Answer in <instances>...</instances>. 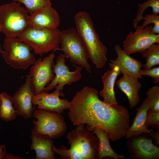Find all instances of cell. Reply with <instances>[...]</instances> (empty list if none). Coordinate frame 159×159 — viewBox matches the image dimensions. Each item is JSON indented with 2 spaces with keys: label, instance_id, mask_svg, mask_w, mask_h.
I'll return each instance as SVG.
<instances>
[{
  "label": "cell",
  "instance_id": "6da1fadb",
  "mask_svg": "<svg viewBox=\"0 0 159 159\" xmlns=\"http://www.w3.org/2000/svg\"><path fill=\"white\" fill-rule=\"evenodd\" d=\"M98 94L88 86L78 91L70 102L69 118L74 126L86 124L91 130L95 128L104 130L110 140L116 142L125 136L129 127L128 110L121 105L105 103Z\"/></svg>",
  "mask_w": 159,
  "mask_h": 159
},
{
  "label": "cell",
  "instance_id": "7a4b0ae2",
  "mask_svg": "<svg viewBox=\"0 0 159 159\" xmlns=\"http://www.w3.org/2000/svg\"><path fill=\"white\" fill-rule=\"evenodd\" d=\"M68 133L67 138L70 147L69 149L63 145L59 148L54 146L52 149L62 159H98L99 139L94 132L84 127L77 126Z\"/></svg>",
  "mask_w": 159,
  "mask_h": 159
},
{
  "label": "cell",
  "instance_id": "3957f363",
  "mask_svg": "<svg viewBox=\"0 0 159 159\" xmlns=\"http://www.w3.org/2000/svg\"><path fill=\"white\" fill-rule=\"evenodd\" d=\"M77 31L87 49L89 58L96 68H102L106 63L107 49L100 39L89 14L80 11L75 15Z\"/></svg>",
  "mask_w": 159,
  "mask_h": 159
},
{
  "label": "cell",
  "instance_id": "277c9868",
  "mask_svg": "<svg viewBox=\"0 0 159 159\" xmlns=\"http://www.w3.org/2000/svg\"><path fill=\"white\" fill-rule=\"evenodd\" d=\"M60 33L57 29H36L29 26L17 37L30 47L35 54L42 56L51 51L59 50Z\"/></svg>",
  "mask_w": 159,
  "mask_h": 159
},
{
  "label": "cell",
  "instance_id": "5b68a950",
  "mask_svg": "<svg viewBox=\"0 0 159 159\" xmlns=\"http://www.w3.org/2000/svg\"><path fill=\"white\" fill-rule=\"evenodd\" d=\"M28 13L16 1L0 6L1 30L6 38H16L29 27Z\"/></svg>",
  "mask_w": 159,
  "mask_h": 159
},
{
  "label": "cell",
  "instance_id": "8992f818",
  "mask_svg": "<svg viewBox=\"0 0 159 159\" xmlns=\"http://www.w3.org/2000/svg\"><path fill=\"white\" fill-rule=\"evenodd\" d=\"M59 50L63 51L65 58L74 64L80 65L89 73H91L88 62L89 56L87 49L76 29L71 28L60 31Z\"/></svg>",
  "mask_w": 159,
  "mask_h": 159
},
{
  "label": "cell",
  "instance_id": "52a82bcc",
  "mask_svg": "<svg viewBox=\"0 0 159 159\" xmlns=\"http://www.w3.org/2000/svg\"><path fill=\"white\" fill-rule=\"evenodd\" d=\"M32 116L37 120H33L34 127L32 130L38 135L57 139L66 132L67 125L60 113L35 109Z\"/></svg>",
  "mask_w": 159,
  "mask_h": 159
},
{
  "label": "cell",
  "instance_id": "ba28073f",
  "mask_svg": "<svg viewBox=\"0 0 159 159\" xmlns=\"http://www.w3.org/2000/svg\"><path fill=\"white\" fill-rule=\"evenodd\" d=\"M2 55L7 64L14 68L25 69L34 64L35 58L32 48L18 38H6Z\"/></svg>",
  "mask_w": 159,
  "mask_h": 159
},
{
  "label": "cell",
  "instance_id": "9c48e42d",
  "mask_svg": "<svg viewBox=\"0 0 159 159\" xmlns=\"http://www.w3.org/2000/svg\"><path fill=\"white\" fill-rule=\"evenodd\" d=\"M153 26H147L142 28L138 26L135 31L130 32L123 41L124 51L127 54L142 53L154 44H159V34L152 31Z\"/></svg>",
  "mask_w": 159,
  "mask_h": 159
},
{
  "label": "cell",
  "instance_id": "30bf717a",
  "mask_svg": "<svg viewBox=\"0 0 159 159\" xmlns=\"http://www.w3.org/2000/svg\"><path fill=\"white\" fill-rule=\"evenodd\" d=\"M65 58L61 53L57 57L56 64L52 67L53 73L55 76L51 83L45 87L44 91L47 92L55 88L60 90L61 93L64 94L62 90L65 85H71L81 78V72L82 68L74 64L73 66L76 69L73 72L70 71L69 68L66 64Z\"/></svg>",
  "mask_w": 159,
  "mask_h": 159
},
{
  "label": "cell",
  "instance_id": "8fae6325",
  "mask_svg": "<svg viewBox=\"0 0 159 159\" xmlns=\"http://www.w3.org/2000/svg\"><path fill=\"white\" fill-rule=\"evenodd\" d=\"M55 54L52 52L42 60L39 58L36 60L30 69L29 74L35 92V95L44 90L46 86L54 79L52 67L54 64Z\"/></svg>",
  "mask_w": 159,
  "mask_h": 159
},
{
  "label": "cell",
  "instance_id": "7c38bea8",
  "mask_svg": "<svg viewBox=\"0 0 159 159\" xmlns=\"http://www.w3.org/2000/svg\"><path fill=\"white\" fill-rule=\"evenodd\" d=\"M35 94L31 77L29 74L27 75L25 83L12 97L14 108L17 111L18 115L24 119L32 117L36 107L32 102Z\"/></svg>",
  "mask_w": 159,
  "mask_h": 159
},
{
  "label": "cell",
  "instance_id": "4fadbf2b",
  "mask_svg": "<svg viewBox=\"0 0 159 159\" xmlns=\"http://www.w3.org/2000/svg\"><path fill=\"white\" fill-rule=\"evenodd\" d=\"M64 94L56 89L52 93H49L43 91L38 94L34 95L32 102L33 105L37 106L38 109H43L53 111L59 113H63L64 110H69L70 102L67 99H61L59 96L63 97Z\"/></svg>",
  "mask_w": 159,
  "mask_h": 159
},
{
  "label": "cell",
  "instance_id": "5bb4252c",
  "mask_svg": "<svg viewBox=\"0 0 159 159\" xmlns=\"http://www.w3.org/2000/svg\"><path fill=\"white\" fill-rule=\"evenodd\" d=\"M115 49L117 57L115 60H110V63L108 64L109 67L111 69L117 66L119 68L120 74H122L123 75L143 79L139 73L142 67L140 62L126 53L119 44L115 46Z\"/></svg>",
  "mask_w": 159,
  "mask_h": 159
},
{
  "label": "cell",
  "instance_id": "9a60e30c",
  "mask_svg": "<svg viewBox=\"0 0 159 159\" xmlns=\"http://www.w3.org/2000/svg\"><path fill=\"white\" fill-rule=\"evenodd\" d=\"M60 18L57 11L48 6L30 14L29 16L30 26L36 29H57L60 25Z\"/></svg>",
  "mask_w": 159,
  "mask_h": 159
},
{
  "label": "cell",
  "instance_id": "2e32d148",
  "mask_svg": "<svg viewBox=\"0 0 159 159\" xmlns=\"http://www.w3.org/2000/svg\"><path fill=\"white\" fill-rule=\"evenodd\" d=\"M129 146L132 158L138 159H158L159 148L152 143L151 139L145 138L134 139Z\"/></svg>",
  "mask_w": 159,
  "mask_h": 159
},
{
  "label": "cell",
  "instance_id": "e0dca14e",
  "mask_svg": "<svg viewBox=\"0 0 159 159\" xmlns=\"http://www.w3.org/2000/svg\"><path fill=\"white\" fill-rule=\"evenodd\" d=\"M138 78L124 75L116 82L117 87L127 96L131 109L140 102L139 92L142 84Z\"/></svg>",
  "mask_w": 159,
  "mask_h": 159
},
{
  "label": "cell",
  "instance_id": "ac0fdd59",
  "mask_svg": "<svg viewBox=\"0 0 159 159\" xmlns=\"http://www.w3.org/2000/svg\"><path fill=\"white\" fill-rule=\"evenodd\" d=\"M30 138L32 140L30 150L35 151V159H56L55 153L52 150L54 145L52 139L38 135L32 130Z\"/></svg>",
  "mask_w": 159,
  "mask_h": 159
},
{
  "label": "cell",
  "instance_id": "d6986e66",
  "mask_svg": "<svg viewBox=\"0 0 159 159\" xmlns=\"http://www.w3.org/2000/svg\"><path fill=\"white\" fill-rule=\"evenodd\" d=\"M149 108L148 101L146 98L141 105L136 109V115L133 123L126 132V138L138 136L142 133H149V135L151 133L152 130L148 129L145 124L147 112Z\"/></svg>",
  "mask_w": 159,
  "mask_h": 159
},
{
  "label": "cell",
  "instance_id": "ffe728a7",
  "mask_svg": "<svg viewBox=\"0 0 159 159\" xmlns=\"http://www.w3.org/2000/svg\"><path fill=\"white\" fill-rule=\"evenodd\" d=\"M120 74L118 67L115 66L107 70L101 77L103 88L100 95L104 98L103 102L110 105H118L114 90L115 83L117 77Z\"/></svg>",
  "mask_w": 159,
  "mask_h": 159
},
{
  "label": "cell",
  "instance_id": "44dd1931",
  "mask_svg": "<svg viewBox=\"0 0 159 159\" xmlns=\"http://www.w3.org/2000/svg\"><path fill=\"white\" fill-rule=\"evenodd\" d=\"M99 139L98 148V159H100L107 157H110L115 159H123L125 156L122 155H118L112 149L109 143L110 138L107 133L104 130L97 128L92 130Z\"/></svg>",
  "mask_w": 159,
  "mask_h": 159
},
{
  "label": "cell",
  "instance_id": "7402d4cb",
  "mask_svg": "<svg viewBox=\"0 0 159 159\" xmlns=\"http://www.w3.org/2000/svg\"><path fill=\"white\" fill-rule=\"evenodd\" d=\"M12 97L5 92L0 93V119L6 122L14 120L18 115L14 108Z\"/></svg>",
  "mask_w": 159,
  "mask_h": 159
},
{
  "label": "cell",
  "instance_id": "603a6c76",
  "mask_svg": "<svg viewBox=\"0 0 159 159\" xmlns=\"http://www.w3.org/2000/svg\"><path fill=\"white\" fill-rule=\"evenodd\" d=\"M142 57L146 59L145 63L142 67L148 69L159 64V44H154L142 53Z\"/></svg>",
  "mask_w": 159,
  "mask_h": 159
},
{
  "label": "cell",
  "instance_id": "cb8c5ba5",
  "mask_svg": "<svg viewBox=\"0 0 159 159\" xmlns=\"http://www.w3.org/2000/svg\"><path fill=\"white\" fill-rule=\"evenodd\" d=\"M138 9L133 22V25L135 29L138 26V23L142 20L143 14L148 8H152L153 14L158 15L159 14V0H148L142 4H138Z\"/></svg>",
  "mask_w": 159,
  "mask_h": 159
},
{
  "label": "cell",
  "instance_id": "d4e9b609",
  "mask_svg": "<svg viewBox=\"0 0 159 159\" xmlns=\"http://www.w3.org/2000/svg\"><path fill=\"white\" fill-rule=\"evenodd\" d=\"M146 98L148 101V110L156 113H159V87L155 85L150 88L147 91Z\"/></svg>",
  "mask_w": 159,
  "mask_h": 159
},
{
  "label": "cell",
  "instance_id": "484cf974",
  "mask_svg": "<svg viewBox=\"0 0 159 159\" xmlns=\"http://www.w3.org/2000/svg\"><path fill=\"white\" fill-rule=\"evenodd\" d=\"M18 1L25 6V9L28 13L32 14L44 7L52 5L50 0H12Z\"/></svg>",
  "mask_w": 159,
  "mask_h": 159
},
{
  "label": "cell",
  "instance_id": "4316f807",
  "mask_svg": "<svg viewBox=\"0 0 159 159\" xmlns=\"http://www.w3.org/2000/svg\"><path fill=\"white\" fill-rule=\"evenodd\" d=\"M142 20H144L142 25L140 26L142 28L151 24H153L152 31L155 34H159V15L153 14H147L145 16H143Z\"/></svg>",
  "mask_w": 159,
  "mask_h": 159
},
{
  "label": "cell",
  "instance_id": "83f0119b",
  "mask_svg": "<svg viewBox=\"0 0 159 159\" xmlns=\"http://www.w3.org/2000/svg\"><path fill=\"white\" fill-rule=\"evenodd\" d=\"M139 73L140 75L142 77L143 76H148L151 77L153 79L154 84L159 83V67L148 69H140Z\"/></svg>",
  "mask_w": 159,
  "mask_h": 159
},
{
  "label": "cell",
  "instance_id": "f1b7e54d",
  "mask_svg": "<svg viewBox=\"0 0 159 159\" xmlns=\"http://www.w3.org/2000/svg\"><path fill=\"white\" fill-rule=\"evenodd\" d=\"M8 153H6L5 145H0V159H7Z\"/></svg>",
  "mask_w": 159,
  "mask_h": 159
},
{
  "label": "cell",
  "instance_id": "f546056e",
  "mask_svg": "<svg viewBox=\"0 0 159 159\" xmlns=\"http://www.w3.org/2000/svg\"><path fill=\"white\" fill-rule=\"evenodd\" d=\"M159 130L157 129L156 131L152 130L151 133L150 134V136L155 140V143L157 145L159 144Z\"/></svg>",
  "mask_w": 159,
  "mask_h": 159
},
{
  "label": "cell",
  "instance_id": "4dcf8cb0",
  "mask_svg": "<svg viewBox=\"0 0 159 159\" xmlns=\"http://www.w3.org/2000/svg\"><path fill=\"white\" fill-rule=\"evenodd\" d=\"M4 50L2 49L1 45H0V53H2Z\"/></svg>",
  "mask_w": 159,
  "mask_h": 159
},
{
  "label": "cell",
  "instance_id": "1f68e13d",
  "mask_svg": "<svg viewBox=\"0 0 159 159\" xmlns=\"http://www.w3.org/2000/svg\"><path fill=\"white\" fill-rule=\"evenodd\" d=\"M1 31V27H0V32Z\"/></svg>",
  "mask_w": 159,
  "mask_h": 159
}]
</instances>
